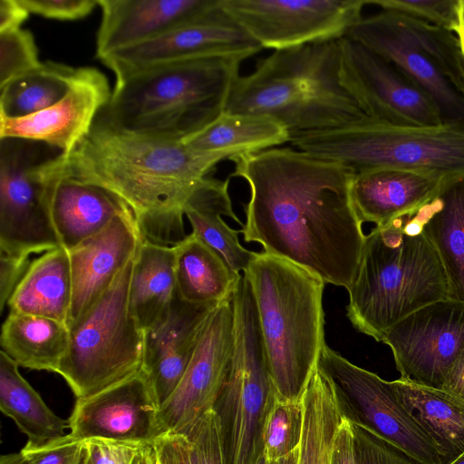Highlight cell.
<instances>
[{"label":"cell","instance_id":"cell-1","mask_svg":"<svg viewBox=\"0 0 464 464\" xmlns=\"http://www.w3.org/2000/svg\"><path fill=\"white\" fill-rule=\"evenodd\" d=\"M232 177L250 188L240 229L246 242L295 263L325 284L348 289L366 236L351 186L355 170L295 148L243 152L228 159Z\"/></svg>","mask_w":464,"mask_h":464},{"label":"cell","instance_id":"cell-2","mask_svg":"<svg viewBox=\"0 0 464 464\" xmlns=\"http://www.w3.org/2000/svg\"><path fill=\"white\" fill-rule=\"evenodd\" d=\"M239 154L201 152L184 142L127 133L97 116L91 130L54 168L101 186L130 209L144 240L174 246L186 237L184 207L215 166Z\"/></svg>","mask_w":464,"mask_h":464},{"label":"cell","instance_id":"cell-3","mask_svg":"<svg viewBox=\"0 0 464 464\" xmlns=\"http://www.w3.org/2000/svg\"><path fill=\"white\" fill-rule=\"evenodd\" d=\"M244 60L235 56L198 58L116 80L99 117L127 133L183 142L225 111Z\"/></svg>","mask_w":464,"mask_h":464},{"label":"cell","instance_id":"cell-4","mask_svg":"<svg viewBox=\"0 0 464 464\" xmlns=\"http://www.w3.org/2000/svg\"><path fill=\"white\" fill-rule=\"evenodd\" d=\"M337 40L276 50L238 76L225 111L267 115L292 133L372 121L340 82Z\"/></svg>","mask_w":464,"mask_h":464},{"label":"cell","instance_id":"cell-5","mask_svg":"<svg viewBox=\"0 0 464 464\" xmlns=\"http://www.w3.org/2000/svg\"><path fill=\"white\" fill-rule=\"evenodd\" d=\"M347 291L348 319L377 342L413 312L450 298L442 263L413 214L376 226L366 236Z\"/></svg>","mask_w":464,"mask_h":464},{"label":"cell","instance_id":"cell-6","mask_svg":"<svg viewBox=\"0 0 464 464\" xmlns=\"http://www.w3.org/2000/svg\"><path fill=\"white\" fill-rule=\"evenodd\" d=\"M256 312L276 396L301 401L325 345V283L282 257L255 253L244 272Z\"/></svg>","mask_w":464,"mask_h":464},{"label":"cell","instance_id":"cell-7","mask_svg":"<svg viewBox=\"0 0 464 464\" xmlns=\"http://www.w3.org/2000/svg\"><path fill=\"white\" fill-rule=\"evenodd\" d=\"M293 148L355 172L393 169L448 178L464 174V129L402 126L373 121L292 133Z\"/></svg>","mask_w":464,"mask_h":464},{"label":"cell","instance_id":"cell-8","mask_svg":"<svg viewBox=\"0 0 464 464\" xmlns=\"http://www.w3.org/2000/svg\"><path fill=\"white\" fill-rule=\"evenodd\" d=\"M345 36L391 62L420 86L443 125L464 129V62L453 32L381 10L362 16Z\"/></svg>","mask_w":464,"mask_h":464},{"label":"cell","instance_id":"cell-9","mask_svg":"<svg viewBox=\"0 0 464 464\" xmlns=\"http://www.w3.org/2000/svg\"><path fill=\"white\" fill-rule=\"evenodd\" d=\"M233 351L213 410L226 464H256L263 431L276 398L251 286L243 274L232 296Z\"/></svg>","mask_w":464,"mask_h":464},{"label":"cell","instance_id":"cell-10","mask_svg":"<svg viewBox=\"0 0 464 464\" xmlns=\"http://www.w3.org/2000/svg\"><path fill=\"white\" fill-rule=\"evenodd\" d=\"M133 260L90 310L69 325L68 351L57 372L77 399L96 394L143 366L144 331L129 302Z\"/></svg>","mask_w":464,"mask_h":464},{"label":"cell","instance_id":"cell-11","mask_svg":"<svg viewBox=\"0 0 464 464\" xmlns=\"http://www.w3.org/2000/svg\"><path fill=\"white\" fill-rule=\"evenodd\" d=\"M63 153L46 143L0 139V253L30 257L62 246L49 206L50 161Z\"/></svg>","mask_w":464,"mask_h":464},{"label":"cell","instance_id":"cell-12","mask_svg":"<svg viewBox=\"0 0 464 464\" xmlns=\"http://www.w3.org/2000/svg\"><path fill=\"white\" fill-rule=\"evenodd\" d=\"M317 369L331 383L343 418L420 464H443L437 446L401 402L392 382L350 362L326 344Z\"/></svg>","mask_w":464,"mask_h":464},{"label":"cell","instance_id":"cell-13","mask_svg":"<svg viewBox=\"0 0 464 464\" xmlns=\"http://www.w3.org/2000/svg\"><path fill=\"white\" fill-rule=\"evenodd\" d=\"M221 8L262 48L337 40L362 17L365 0H219Z\"/></svg>","mask_w":464,"mask_h":464},{"label":"cell","instance_id":"cell-14","mask_svg":"<svg viewBox=\"0 0 464 464\" xmlns=\"http://www.w3.org/2000/svg\"><path fill=\"white\" fill-rule=\"evenodd\" d=\"M338 44L340 82L368 118L392 125H443L429 95L394 64L347 36Z\"/></svg>","mask_w":464,"mask_h":464},{"label":"cell","instance_id":"cell-15","mask_svg":"<svg viewBox=\"0 0 464 464\" xmlns=\"http://www.w3.org/2000/svg\"><path fill=\"white\" fill-rule=\"evenodd\" d=\"M382 342L392 352L400 379L441 389L464 349V303L447 298L425 305L391 327Z\"/></svg>","mask_w":464,"mask_h":464},{"label":"cell","instance_id":"cell-16","mask_svg":"<svg viewBox=\"0 0 464 464\" xmlns=\"http://www.w3.org/2000/svg\"><path fill=\"white\" fill-rule=\"evenodd\" d=\"M262 49L220 6L153 39L113 51L100 60L121 80L140 71L188 60L235 56Z\"/></svg>","mask_w":464,"mask_h":464},{"label":"cell","instance_id":"cell-17","mask_svg":"<svg viewBox=\"0 0 464 464\" xmlns=\"http://www.w3.org/2000/svg\"><path fill=\"white\" fill-rule=\"evenodd\" d=\"M232 351L233 307L230 297L209 314L180 382L160 407L162 435L187 434L207 411L213 409L228 372Z\"/></svg>","mask_w":464,"mask_h":464},{"label":"cell","instance_id":"cell-18","mask_svg":"<svg viewBox=\"0 0 464 464\" xmlns=\"http://www.w3.org/2000/svg\"><path fill=\"white\" fill-rule=\"evenodd\" d=\"M68 420L70 434L82 440L152 446L162 435L160 403L143 369L96 394L77 399Z\"/></svg>","mask_w":464,"mask_h":464},{"label":"cell","instance_id":"cell-19","mask_svg":"<svg viewBox=\"0 0 464 464\" xmlns=\"http://www.w3.org/2000/svg\"><path fill=\"white\" fill-rule=\"evenodd\" d=\"M111 94L102 72L81 67L68 93L53 106L24 118H0V139L40 141L68 155L89 133Z\"/></svg>","mask_w":464,"mask_h":464},{"label":"cell","instance_id":"cell-20","mask_svg":"<svg viewBox=\"0 0 464 464\" xmlns=\"http://www.w3.org/2000/svg\"><path fill=\"white\" fill-rule=\"evenodd\" d=\"M143 240L131 213L68 250L72 282L69 325L82 318L134 259Z\"/></svg>","mask_w":464,"mask_h":464},{"label":"cell","instance_id":"cell-21","mask_svg":"<svg viewBox=\"0 0 464 464\" xmlns=\"http://www.w3.org/2000/svg\"><path fill=\"white\" fill-rule=\"evenodd\" d=\"M102 20L96 56L153 39L197 20L219 0H97Z\"/></svg>","mask_w":464,"mask_h":464},{"label":"cell","instance_id":"cell-22","mask_svg":"<svg viewBox=\"0 0 464 464\" xmlns=\"http://www.w3.org/2000/svg\"><path fill=\"white\" fill-rule=\"evenodd\" d=\"M216 306L187 302L176 290L165 316L144 332L142 369L150 379L160 407L180 382L206 321Z\"/></svg>","mask_w":464,"mask_h":464},{"label":"cell","instance_id":"cell-23","mask_svg":"<svg viewBox=\"0 0 464 464\" xmlns=\"http://www.w3.org/2000/svg\"><path fill=\"white\" fill-rule=\"evenodd\" d=\"M57 157L48 165L50 212L62 246L71 250L131 211L110 190L58 171Z\"/></svg>","mask_w":464,"mask_h":464},{"label":"cell","instance_id":"cell-24","mask_svg":"<svg viewBox=\"0 0 464 464\" xmlns=\"http://www.w3.org/2000/svg\"><path fill=\"white\" fill-rule=\"evenodd\" d=\"M449 179L433 173L393 169L359 171L355 172L351 186L352 201L362 224L382 226L415 213Z\"/></svg>","mask_w":464,"mask_h":464},{"label":"cell","instance_id":"cell-25","mask_svg":"<svg viewBox=\"0 0 464 464\" xmlns=\"http://www.w3.org/2000/svg\"><path fill=\"white\" fill-rule=\"evenodd\" d=\"M413 215L442 263L450 298L464 303V174L447 179Z\"/></svg>","mask_w":464,"mask_h":464},{"label":"cell","instance_id":"cell-26","mask_svg":"<svg viewBox=\"0 0 464 464\" xmlns=\"http://www.w3.org/2000/svg\"><path fill=\"white\" fill-rule=\"evenodd\" d=\"M229 179L206 177L193 190L184 207L194 235L218 252L236 273L245 272L256 252L243 247L238 240L240 230L232 229L222 218L229 217L243 223L235 214L228 192Z\"/></svg>","mask_w":464,"mask_h":464},{"label":"cell","instance_id":"cell-27","mask_svg":"<svg viewBox=\"0 0 464 464\" xmlns=\"http://www.w3.org/2000/svg\"><path fill=\"white\" fill-rule=\"evenodd\" d=\"M72 296L69 252L60 246L30 262L6 306L9 312L46 317L68 325Z\"/></svg>","mask_w":464,"mask_h":464},{"label":"cell","instance_id":"cell-28","mask_svg":"<svg viewBox=\"0 0 464 464\" xmlns=\"http://www.w3.org/2000/svg\"><path fill=\"white\" fill-rule=\"evenodd\" d=\"M392 383L401 402L437 446L443 464L464 453V400L401 379Z\"/></svg>","mask_w":464,"mask_h":464},{"label":"cell","instance_id":"cell-29","mask_svg":"<svg viewBox=\"0 0 464 464\" xmlns=\"http://www.w3.org/2000/svg\"><path fill=\"white\" fill-rule=\"evenodd\" d=\"M175 247L142 240L129 289L131 313L145 332L168 313L177 290Z\"/></svg>","mask_w":464,"mask_h":464},{"label":"cell","instance_id":"cell-30","mask_svg":"<svg viewBox=\"0 0 464 464\" xmlns=\"http://www.w3.org/2000/svg\"><path fill=\"white\" fill-rule=\"evenodd\" d=\"M175 247L177 291L187 302L218 305L232 297L241 275L193 233Z\"/></svg>","mask_w":464,"mask_h":464},{"label":"cell","instance_id":"cell-31","mask_svg":"<svg viewBox=\"0 0 464 464\" xmlns=\"http://www.w3.org/2000/svg\"><path fill=\"white\" fill-rule=\"evenodd\" d=\"M69 342L68 325L46 317L9 312L1 327V351L31 370L57 372Z\"/></svg>","mask_w":464,"mask_h":464},{"label":"cell","instance_id":"cell-32","mask_svg":"<svg viewBox=\"0 0 464 464\" xmlns=\"http://www.w3.org/2000/svg\"><path fill=\"white\" fill-rule=\"evenodd\" d=\"M290 131L267 115L223 111L206 128L183 141L201 152H253L290 141Z\"/></svg>","mask_w":464,"mask_h":464},{"label":"cell","instance_id":"cell-33","mask_svg":"<svg viewBox=\"0 0 464 464\" xmlns=\"http://www.w3.org/2000/svg\"><path fill=\"white\" fill-rule=\"evenodd\" d=\"M0 410L29 442L45 443L65 435L69 420L56 415L23 377L19 366L0 352Z\"/></svg>","mask_w":464,"mask_h":464},{"label":"cell","instance_id":"cell-34","mask_svg":"<svg viewBox=\"0 0 464 464\" xmlns=\"http://www.w3.org/2000/svg\"><path fill=\"white\" fill-rule=\"evenodd\" d=\"M80 68L47 61L0 87V118L18 119L44 111L61 101Z\"/></svg>","mask_w":464,"mask_h":464},{"label":"cell","instance_id":"cell-35","mask_svg":"<svg viewBox=\"0 0 464 464\" xmlns=\"http://www.w3.org/2000/svg\"><path fill=\"white\" fill-rule=\"evenodd\" d=\"M301 402L303 430L297 464H331L334 440L343 416L331 383L318 369Z\"/></svg>","mask_w":464,"mask_h":464},{"label":"cell","instance_id":"cell-36","mask_svg":"<svg viewBox=\"0 0 464 464\" xmlns=\"http://www.w3.org/2000/svg\"><path fill=\"white\" fill-rule=\"evenodd\" d=\"M303 430L301 401L276 398L263 431V454L268 461L279 459L299 447Z\"/></svg>","mask_w":464,"mask_h":464},{"label":"cell","instance_id":"cell-37","mask_svg":"<svg viewBox=\"0 0 464 464\" xmlns=\"http://www.w3.org/2000/svg\"><path fill=\"white\" fill-rule=\"evenodd\" d=\"M41 63L30 31L18 28L0 33V87Z\"/></svg>","mask_w":464,"mask_h":464},{"label":"cell","instance_id":"cell-38","mask_svg":"<svg viewBox=\"0 0 464 464\" xmlns=\"http://www.w3.org/2000/svg\"><path fill=\"white\" fill-rule=\"evenodd\" d=\"M365 4L430 23L454 34L459 24V0H365Z\"/></svg>","mask_w":464,"mask_h":464},{"label":"cell","instance_id":"cell-39","mask_svg":"<svg viewBox=\"0 0 464 464\" xmlns=\"http://www.w3.org/2000/svg\"><path fill=\"white\" fill-rule=\"evenodd\" d=\"M20 454L24 464H84L87 446L68 433L42 444L27 441Z\"/></svg>","mask_w":464,"mask_h":464},{"label":"cell","instance_id":"cell-40","mask_svg":"<svg viewBox=\"0 0 464 464\" xmlns=\"http://www.w3.org/2000/svg\"><path fill=\"white\" fill-rule=\"evenodd\" d=\"M357 464H420L369 430L352 423Z\"/></svg>","mask_w":464,"mask_h":464},{"label":"cell","instance_id":"cell-41","mask_svg":"<svg viewBox=\"0 0 464 464\" xmlns=\"http://www.w3.org/2000/svg\"><path fill=\"white\" fill-rule=\"evenodd\" d=\"M192 440L198 464H226L219 421L212 409L186 434Z\"/></svg>","mask_w":464,"mask_h":464},{"label":"cell","instance_id":"cell-42","mask_svg":"<svg viewBox=\"0 0 464 464\" xmlns=\"http://www.w3.org/2000/svg\"><path fill=\"white\" fill-rule=\"evenodd\" d=\"M32 14L50 19L77 20L98 5L97 0H18Z\"/></svg>","mask_w":464,"mask_h":464},{"label":"cell","instance_id":"cell-43","mask_svg":"<svg viewBox=\"0 0 464 464\" xmlns=\"http://www.w3.org/2000/svg\"><path fill=\"white\" fill-rule=\"evenodd\" d=\"M152 447L159 464H198L194 444L186 434H163Z\"/></svg>","mask_w":464,"mask_h":464},{"label":"cell","instance_id":"cell-44","mask_svg":"<svg viewBox=\"0 0 464 464\" xmlns=\"http://www.w3.org/2000/svg\"><path fill=\"white\" fill-rule=\"evenodd\" d=\"M92 464H132L146 446L93 439L86 440Z\"/></svg>","mask_w":464,"mask_h":464},{"label":"cell","instance_id":"cell-45","mask_svg":"<svg viewBox=\"0 0 464 464\" xmlns=\"http://www.w3.org/2000/svg\"><path fill=\"white\" fill-rule=\"evenodd\" d=\"M29 257L0 253V310L4 311L15 286L23 277L29 264Z\"/></svg>","mask_w":464,"mask_h":464},{"label":"cell","instance_id":"cell-46","mask_svg":"<svg viewBox=\"0 0 464 464\" xmlns=\"http://www.w3.org/2000/svg\"><path fill=\"white\" fill-rule=\"evenodd\" d=\"M331 464H357L352 423L345 418L334 440Z\"/></svg>","mask_w":464,"mask_h":464},{"label":"cell","instance_id":"cell-47","mask_svg":"<svg viewBox=\"0 0 464 464\" xmlns=\"http://www.w3.org/2000/svg\"><path fill=\"white\" fill-rule=\"evenodd\" d=\"M29 14L18 0H1L0 33L21 28Z\"/></svg>","mask_w":464,"mask_h":464},{"label":"cell","instance_id":"cell-48","mask_svg":"<svg viewBox=\"0 0 464 464\" xmlns=\"http://www.w3.org/2000/svg\"><path fill=\"white\" fill-rule=\"evenodd\" d=\"M441 389L464 400V349L450 369Z\"/></svg>","mask_w":464,"mask_h":464},{"label":"cell","instance_id":"cell-49","mask_svg":"<svg viewBox=\"0 0 464 464\" xmlns=\"http://www.w3.org/2000/svg\"><path fill=\"white\" fill-rule=\"evenodd\" d=\"M455 34L458 38L461 56L464 62V0H459V24Z\"/></svg>","mask_w":464,"mask_h":464},{"label":"cell","instance_id":"cell-50","mask_svg":"<svg viewBox=\"0 0 464 464\" xmlns=\"http://www.w3.org/2000/svg\"><path fill=\"white\" fill-rule=\"evenodd\" d=\"M155 463V452L152 446H146L136 456L132 464H154Z\"/></svg>","mask_w":464,"mask_h":464},{"label":"cell","instance_id":"cell-51","mask_svg":"<svg viewBox=\"0 0 464 464\" xmlns=\"http://www.w3.org/2000/svg\"><path fill=\"white\" fill-rule=\"evenodd\" d=\"M297 460L298 448L279 459L268 461V464H297Z\"/></svg>","mask_w":464,"mask_h":464},{"label":"cell","instance_id":"cell-52","mask_svg":"<svg viewBox=\"0 0 464 464\" xmlns=\"http://www.w3.org/2000/svg\"><path fill=\"white\" fill-rule=\"evenodd\" d=\"M0 464H24L20 452L2 455Z\"/></svg>","mask_w":464,"mask_h":464},{"label":"cell","instance_id":"cell-53","mask_svg":"<svg viewBox=\"0 0 464 464\" xmlns=\"http://www.w3.org/2000/svg\"><path fill=\"white\" fill-rule=\"evenodd\" d=\"M450 464H464V453H462L458 459H456Z\"/></svg>","mask_w":464,"mask_h":464},{"label":"cell","instance_id":"cell-54","mask_svg":"<svg viewBox=\"0 0 464 464\" xmlns=\"http://www.w3.org/2000/svg\"><path fill=\"white\" fill-rule=\"evenodd\" d=\"M256 464H268V460L266 459L264 454H262L259 459L257 460Z\"/></svg>","mask_w":464,"mask_h":464},{"label":"cell","instance_id":"cell-55","mask_svg":"<svg viewBox=\"0 0 464 464\" xmlns=\"http://www.w3.org/2000/svg\"><path fill=\"white\" fill-rule=\"evenodd\" d=\"M84 464H92V460H91V458H90V455H89V452H88V450H87V454H86V458H85V460H84Z\"/></svg>","mask_w":464,"mask_h":464},{"label":"cell","instance_id":"cell-56","mask_svg":"<svg viewBox=\"0 0 464 464\" xmlns=\"http://www.w3.org/2000/svg\"><path fill=\"white\" fill-rule=\"evenodd\" d=\"M154 464H159L158 461H157V459H156V455H155V463Z\"/></svg>","mask_w":464,"mask_h":464}]
</instances>
